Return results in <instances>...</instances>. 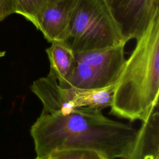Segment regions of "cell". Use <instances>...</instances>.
I'll list each match as a JSON object with an SVG mask.
<instances>
[{"mask_svg": "<svg viewBox=\"0 0 159 159\" xmlns=\"http://www.w3.org/2000/svg\"><path fill=\"white\" fill-rule=\"evenodd\" d=\"M101 111L80 107L41 112L30 130L37 157L48 158L63 150H88L108 159H125L132 149L137 130Z\"/></svg>", "mask_w": 159, "mask_h": 159, "instance_id": "1", "label": "cell"}, {"mask_svg": "<svg viewBox=\"0 0 159 159\" xmlns=\"http://www.w3.org/2000/svg\"><path fill=\"white\" fill-rule=\"evenodd\" d=\"M158 94L159 12L125 59L114 86L110 114L145 122L158 108Z\"/></svg>", "mask_w": 159, "mask_h": 159, "instance_id": "2", "label": "cell"}, {"mask_svg": "<svg viewBox=\"0 0 159 159\" xmlns=\"http://www.w3.org/2000/svg\"><path fill=\"white\" fill-rule=\"evenodd\" d=\"M74 53L125 45L102 0H78L65 42Z\"/></svg>", "mask_w": 159, "mask_h": 159, "instance_id": "3", "label": "cell"}, {"mask_svg": "<svg viewBox=\"0 0 159 159\" xmlns=\"http://www.w3.org/2000/svg\"><path fill=\"white\" fill-rule=\"evenodd\" d=\"M114 86L94 89L62 88L56 80L47 76L35 80L30 89L42 104V112L50 114L80 107L102 111L111 106Z\"/></svg>", "mask_w": 159, "mask_h": 159, "instance_id": "4", "label": "cell"}, {"mask_svg": "<svg viewBox=\"0 0 159 159\" xmlns=\"http://www.w3.org/2000/svg\"><path fill=\"white\" fill-rule=\"evenodd\" d=\"M127 42L139 39L157 12L159 0H102Z\"/></svg>", "mask_w": 159, "mask_h": 159, "instance_id": "5", "label": "cell"}, {"mask_svg": "<svg viewBox=\"0 0 159 159\" xmlns=\"http://www.w3.org/2000/svg\"><path fill=\"white\" fill-rule=\"evenodd\" d=\"M78 2V0H47L34 25L48 42H65Z\"/></svg>", "mask_w": 159, "mask_h": 159, "instance_id": "6", "label": "cell"}, {"mask_svg": "<svg viewBox=\"0 0 159 159\" xmlns=\"http://www.w3.org/2000/svg\"><path fill=\"white\" fill-rule=\"evenodd\" d=\"M121 45L75 53L76 61L84 63L102 75L111 85L115 84L125 61Z\"/></svg>", "mask_w": 159, "mask_h": 159, "instance_id": "7", "label": "cell"}, {"mask_svg": "<svg viewBox=\"0 0 159 159\" xmlns=\"http://www.w3.org/2000/svg\"><path fill=\"white\" fill-rule=\"evenodd\" d=\"M45 50L50 63L47 76L56 80L62 88H66L68 81L76 66L72 49L63 42H53Z\"/></svg>", "mask_w": 159, "mask_h": 159, "instance_id": "8", "label": "cell"}, {"mask_svg": "<svg viewBox=\"0 0 159 159\" xmlns=\"http://www.w3.org/2000/svg\"><path fill=\"white\" fill-rule=\"evenodd\" d=\"M15 13L24 16L33 24L40 9L47 0H13Z\"/></svg>", "mask_w": 159, "mask_h": 159, "instance_id": "9", "label": "cell"}, {"mask_svg": "<svg viewBox=\"0 0 159 159\" xmlns=\"http://www.w3.org/2000/svg\"><path fill=\"white\" fill-rule=\"evenodd\" d=\"M48 159H108L101 154L88 150H68L53 153Z\"/></svg>", "mask_w": 159, "mask_h": 159, "instance_id": "10", "label": "cell"}, {"mask_svg": "<svg viewBox=\"0 0 159 159\" xmlns=\"http://www.w3.org/2000/svg\"><path fill=\"white\" fill-rule=\"evenodd\" d=\"M14 13L15 6L13 0H0V22Z\"/></svg>", "mask_w": 159, "mask_h": 159, "instance_id": "11", "label": "cell"}, {"mask_svg": "<svg viewBox=\"0 0 159 159\" xmlns=\"http://www.w3.org/2000/svg\"><path fill=\"white\" fill-rule=\"evenodd\" d=\"M5 53H6V52H5L4 51H1V50H0V58L4 57V56L5 55Z\"/></svg>", "mask_w": 159, "mask_h": 159, "instance_id": "12", "label": "cell"}, {"mask_svg": "<svg viewBox=\"0 0 159 159\" xmlns=\"http://www.w3.org/2000/svg\"><path fill=\"white\" fill-rule=\"evenodd\" d=\"M35 159H48V158H39V157H36Z\"/></svg>", "mask_w": 159, "mask_h": 159, "instance_id": "13", "label": "cell"}]
</instances>
